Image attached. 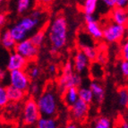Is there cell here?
<instances>
[{"mask_svg":"<svg viewBox=\"0 0 128 128\" xmlns=\"http://www.w3.org/2000/svg\"><path fill=\"white\" fill-rule=\"evenodd\" d=\"M48 34L51 44V53L54 54L66 46L67 42L68 26L66 19L63 15H58L51 22L48 28Z\"/></svg>","mask_w":128,"mask_h":128,"instance_id":"obj_1","label":"cell"},{"mask_svg":"<svg viewBox=\"0 0 128 128\" xmlns=\"http://www.w3.org/2000/svg\"><path fill=\"white\" fill-rule=\"evenodd\" d=\"M37 103H38L41 116H55L58 113V97H56V93L53 87L48 86L47 89L41 94H40L37 100Z\"/></svg>","mask_w":128,"mask_h":128,"instance_id":"obj_2","label":"cell"},{"mask_svg":"<svg viewBox=\"0 0 128 128\" xmlns=\"http://www.w3.org/2000/svg\"><path fill=\"white\" fill-rule=\"evenodd\" d=\"M41 116L40 111L38 108L37 100L34 98H29L25 101L22 111V120L24 126H36L37 122Z\"/></svg>","mask_w":128,"mask_h":128,"instance_id":"obj_3","label":"cell"},{"mask_svg":"<svg viewBox=\"0 0 128 128\" xmlns=\"http://www.w3.org/2000/svg\"><path fill=\"white\" fill-rule=\"evenodd\" d=\"M126 32V26L112 21L103 27V38L108 43L118 42L123 40Z\"/></svg>","mask_w":128,"mask_h":128,"instance_id":"obj_4","label":"cell"},{"mask_svg":"<svg viewBox=\"0 0 128 128\" xmlns=\"http://www.w3.org/2000/svg\"><path fill=\"white\" fill-rule=\"evenodd\" d=\"M30 78L24 69L13 70L9 72V83L10 85L26 92L30 85Z\"/></svg>","mask_w":128,"mask_h":128,"instance_id":"obj_5","label":"cell"},{"mask_svg":"<svg viewBox=\"0 0 128 128\" xmlns=\"http://www.w3.org/2000/svg\"><path fill=\"white\" fill-rule=\"evenodd\" d=\"M14 51L21 54L28 60H33L36 58L38 53V47L32 42L30 38H25L24 40L17 42Z\"/></svg>","mask_w":128,"mask_h":128,"instance_id":"obj_6","label":"cell"},{"mask_svg":"<svg viewBox=\"0 0 128 128\" xmlns=\"http://www.w3.org/2000/svg\"><path fill=\"white\" fill-rule=\"evenodd\" d=\"M58 87L61 90L64 92L66 90L71 87H78L82 84L81 74L78 73H63L62 75L59 77L58 82Z\"/></svg>","mask_w":128,"mask_h":128,"instance_id":"obj_7","label":"cell"},{"mask_svg":"<svg viewBox=\"0 0 128 128\" xmlns=\"http://www.w3.org/2000/svg\"><path fill=\"white\" fill-rule=\"evenodd\" d=\"M84 20L86 22V32L92 37L93 40L103 38V27L95 19L93 14H85Z\"/></svg>","mask_w":128,"mask_h":128,"instance_id":"obj_8","label":"cell"},{"mask_svg":"<svg viewBox=\"0 0 128 128\" xmlns=\"http://www.w3.org/2000/svg\"><path fill=\"white\" fill-rule=\"evenodd\" d=\"M82 35L83 37L79 36V38H78V40H78V45H79L80 49L84 52V54L87 56L88 58L90 61H94V60L97 59L98 52L96 48L94 47L93 44H92V37L89 34L88 38H84L85 32H83Z\"/></svg>","mask_w":128,"mask_h":128,"instance_id":"obj_9","label":"cell"},{"mask_svg":"<svg viewBox=\"0 0 128 128\" xmlns=\"http://www.w3.org/2000/svg\"><path fill=\"white\" fill-rule=\"evenodd\" d=\"M28 61L24 56L14 51L11 53L9 56L6 64V69L10 72L13 70H19V69H25L28 66Z\"/></svg>","mask_w":128,"mask_h":128,"instance_id":"obj_10","label":"cell"},{"mask_svg":"<svg viewBox=\"0 0 128 128\" xmlns=\"http://www.w3.org/2000/svg\"><path fill=\"white\" fill-rule=\"evenodd\" d=\"M89 103L78 100L73 106H71V115L73 119L76 121H83L88 115Z\"/></svg>","mask_w":128,"mask_h":128,"instance_id":"obj_11","label":"cell"},{"mask_svg":"<svg viewBox=\"0 0 128 128\" xmlns=\"http://www.w3.org/2000/svg\"><path fill=\"white\" fill-rule=\"evenodd\" d=\"M90 60L88 58L87 56L84 54L82 50H79L75 53L74 56V71L76 73L82 74L85 73L89 66V63Z\"/></svg>","mask_w":128,"mask_h":128,"instance_id":"obj_12","label":"cell"},{"mask_svg":"<svg viewBox=\"0 0 128 128\" xmlns=\"http://www.w3.org/2000/svg\"><path fill=\"white\" fill-rule=\"evenodd\" d=\"M110 16L111 20L116 24L124 26L128 24V11L126 9L116 6L111 11Z\"/></svg>","mask_w":128,"mask_h":128,"instance_id":"obj_13","label":"cell"},{"mask_svg":"<svg viewBox=\"0 0 128 128\" xmlns=\"http://www.w3.org/2000/svg\"><path fill=\"white\" fill-rule=\"evenodd\" d=\"M40 21L41 20L32 17V15H30V16H26V17L22 18L17 22V24L22 29H24L25 32H27L29 33V32H32L33 30L36 29L37 26L40 24Z\"/></svg>","mask_w":128,"mask_h":128,"instance_id":"obj_14","label":"cell"},{"mask_svg":"<svg viewBox=\"0 0 128 128\" xmlns=\"http://www.w3.org/2000/svg\"><path fill=\"white\" fill-rule=\"evenodd\" d=\"M89 87L92 89V93H93L94 101L97 103H102L105 98V90L103 86L98 82L94 81L90 83Z\"/></svg>","mask_w":128,"mask_h":128,"instance_id":"obj_15","label":"cell"},{"mask_svg":"<svg viewBox=\"0 0 128 128\" xmlns=\"http://www.w3.org/2000/svg\"><path fill=\"white\" fill-rule=\"evenodd\" d=\"M79 100V88L71 87L64 92V101L67 106H73Z\"/></svg>","mask_w":128,"mask_h":128,"instance_id":"obj_16","label":"cell"},{"mask_svg":"<svg viewBox=\"0 0 128 128\" xmlns=\"http://www.w3.org/2000/svg\"><path fill=\"white\" fill-rule=\"evenodd\" d=\"M7 93H8L9 100L11 102H20L25 97V92L22 90H20L18 88H15L12 85H9L6 87Z\"/></svg>","mask_w":128,"mask_h":128,"instance_id":"obj_17","label":"cell"},{"mask_svg":"<svg viewBox=\"0 0 128 128\" xmlns=\"http://www.w3.org/2000/svg\"><path fill=\"white\" fill-rule=\"evenodd\" d=\"M1 43L4 48H6L8 51H11L13 49L15 48V46L17 44V41L15 40L14 37L11 34L10 30H6L2 34V38H1Z\"/></svg>","mask_w":128,"mask_h":128,"instance_id":"obj_18","label":"cell"},{"mask_svg":"<svg viewBox=\"0 0 128 128\" xmlns=\"http://www.w3.org/2000/svg\"><path fill=\"white\" fill-rule=\"evenodd\" d=\"M38 128H56L58 127V122L53 118V116H41L36 124Z\"/></svg>","mask_w":128,"mask_h":128,"instance_id":"obj_19","label":"cell"},{"mask_svg":"<svg viewBox=\"0 0 128 128\" xmlns=\"http://www.w3.org/2000/svg\"><path fill=\"white\" fill-rule=\"evenodd\" d=\"M9 30H10L11 34L14 37V38L17 42L24 40L28 38V32H25L24 29H22L17 24H14L13 27H11V29Z\"/></svg>","mask_w":128,"mask_h":128,"instance_id":"obj_20","label":"cell"},{"mask_svg":"<svg viewBox=\"0 0 128 128\" xmlns=\"http://www.w3.org/2000/svg\"><path fill=\"white\" fill-rule=\"evenodd\" d=\"M100 0H84L82 11L84 14H94L97 11Z\"/></svg>","mask_w":128,"mask_h":128,"instance_id":"obj_21","label":"cell"},{"mask_svg":"<svg viewBox=\"0 0 128 128\" xmlns=\"http://www.w3.org/2000/svg\"><path fill=\"white\" fill-rule=\"evenodd\" d=\"M79 98L87 103H92L94 100L92 90L90 87H79Z\"/></svg>","mask_w":128,"mask_h":128,"instance_id":"obj_22","label":"cell"},{"mask_svg":"<svg viewBox=\"0 0 128 128\" xmlns=\"http://www.w3.org/2000/svg\"><path fill=\"white\" fill-rule=\"evenodd\" d=\"M92 126L95 128H110L112 126L110 119L106 116H100L94 120Z\"/></svg>","mask_w":128,"mask_h":128,"instance_id":"obj_23","label":"cell"},{"mask_svg":"<svg viewBox=\"0 0 128 128\" xmlns=\"http://www.w3.org/2000/svg\"><path fill=\"white\" fill-rule=\"evenodd\" d=\"M45 38H46L45 32L42 30H38L37 32H35L34 34L32 35L30 38L32 40V41L34 43L35 45L38 46V47H40V46H41L43 43H44V41H45Z\"/></svg>","mask_w":128,"mask_h":128,"instance_id":"obj_24","label":"cell"},{"mask_svg":"<svg viewBox=\"0 0 128 128\" xmlns=\"http://www.w3.org/2000/svg\"><path fill=\"white\" fill-rule=\"evenodd\" d=\"M27 73L30 76V80H37L41 74V70L40 66L37 64H32L27 68Z\"/></svg>","mask_w":128,"mask_h":128,"instance_id":"obj_25","label":"cell"},{"mask_svg":"<svg viewBox=\"0 0 128 128\" xmlns=\"http://www.w3.org/2000/svg\"><path fill=\"white\" fill-rule=\"evenodd\" d=\"M118 103L122 107L128 106V89L123 88L118 92Z\"/></svg>","mask_w":128,"mask_h":128,"instance_id":"obj_26","label":"cell"},{"mask_svg":"<svg viewBox=\"0 0 128 128\" xmlns=\"http://www.w3.org/2000/svg\"><path fill=\"white\" fill-rule=\"evenodd\" d=\"M30 3H32V0H17V4H16L17 12L19 14L25 13L30 8Z\"/></svg>","mask_w":128,"mask_h":128,"instance_id":"obj_27","label":"cell"},{"mask_svg":"<svg viewBox=\"0 0 128 128\" xmlns=\"http://www.w3.org/2000/svg\"><path fill=\"white\" fill-rule=\"evenodd\" d=\"M9 101L10 100H9L6 88L2 86V87L0 88V106H1V108L6 107L7 105H8Z\"/></svg>","mask_w":128,"mask_h":128,"instance_id":"obj_28","label":"cell"},{"mask_svg":"<svg viewBox=\"0 0 128 128\" xmlns=\"http://www.w3.org/2000/svg\"><path fill=\"white\" fill-rule=\"evenodd\" d=\"M29 92H30L32 96H38L40 92V87L38 85V83H37L36 82L30 83V87H29Z\"/></svg>","mask_w":128,"mask_h":128,"instance_id":"obj_29","label":"cell"},{"mask_svg":"<svg viewBox=\"0 0 128 128\" xmlns=\"http://www.w3.org/2000/svg\"><path fill=\"white\" fill-rule=\"evenodd\" d=\"M120 70L123 74V76L128 78V61L127 60H124L121 61L120 63Z\"/></svg>","mask_w":128,"mask_h":128,"instance_id":"obj_30","label":"cell"},{"mask_svg":"<svg viewBox=\"0 0 128 128\" xmlns=\"http://www.w3.org/2000/svg\"><path fill=\"white\" fill-rule=\"evenodd\" d=\"M121 56L124 60L128 61V40L124 42L121 48Z\"/></svg>","mask_w":128,"mask_h":128,"instance_id":"obj_31","label":"cell"},{"mask_svg":"<svg viewBox=\"0 0 128 128\" xmlns=\"http://www.w3.org/2000/svg\"><path fill=\"white\" fill-rule=\"evenodd\" d=\"M100 2L108 9H113L116 6V0H100Z\"/></svg>","mask_w":128,"mask_h":128,"instance_id":"obj_32","label":"cell"},{"mask_svg":"<svg viewBox=\"0 0 128 128\" xmlns=\"http://www.w3.org/2000/svg\"><path fill=\"white\" fill-rule=\"evenodd\" d=\"M74 71V63L69 60L64 64V67H63V73H73Z\"/></svg>","mask_w":128,"mask_h":128,"instance_id":"obj_33","label":"cell"},{"mask_svg":"<svg viewBox=\"0 0 128 128\" xmlns=\"http://www.w3.org/2000/svg\"><path fill=\"white\" fill-rule=\"evenodd\" d=\"M97 62L100 63V64H105L107 63V56L105 55L104 53H98V56H97Z\"/></svg>","mask_w":128,"mask_h":128,"instance_id":"obj_34","label":"cell"},{"mask_svg":"<svg viewBox=\"0 0 128 128\" xmlns=\"http://www.w3.org/2000/svg\"><path fill=\"white\" fill-rule=\"evenodd\" d=\"M30 15H32V17L41 20V18L43 17V12L41 10H40V9H34V10L32 12Z\"/></svg>","mask_w":128,"mask_h":128,"instance_id":"obj_35","label":"cell"},{"mask_svg":"<svg viewBox=\"0 0 128 128\" xmlns=\"http://www.w3.org/2000/svg\"><path fill=\"white\" fill-rule=\"evenodd\" d=\"M116 6L120 8H128V0H116Z\"/></svg>","mask_w":128,"mask_h":128,"instance_id":"obj_36","label":"cell"},{"mask_svg":"<svg viewBox=\"0 0 128 128\" xmlns=\"http://www.w3.org/2000/svg\"><path fill=\"white\" fill-rule=\"evenodd\" d=\"M48 71L50 74H56V66L53 64H49L48 67Z\"/></svg>","mask_w":128,"mask_h":128,"instance_id":"obj_37","label":"cell"},{"mask_svg":"<svg viewBox=\"0 0 128 128\" xmlns=\"http://www.w3.org/2000/svg\"><path fill=\"white\" fill-rule=\"evenodd\" d=\"M38 1L40 4H43V6H48V4H51L54 0H38Z\"/></svg>","mask_w":128,"mask_h":128,"instance_id":"obj_38","label":"cell"},{"mask_svg":"<svg viewBox=\"0 0 128 128\" xmlns=\"http://www.w3.org/2000/svg\"><path fill=\"white\" fill-rule=\"evenodd\" d=\"M4 22H6V16L3 14H1V15H0V25L1 26L4 25Z\"/></svg>","mask_w":128,"mask_h":128,"instance_id":"obj_39","label":"cell"},{"mask_svg":"<svg viewBox=\"0 0 128 128\" xmlns=\"http://www.w3.org/2000/svg\"><path fill=\"white\" fill-rule=\"evenodd\" d=\"M120 126L123 128H128V122L127 121H123L120 124Z\"/></svg>","mask_w":128,"mask_h":128,"instance_id":"obj_40","label":"cell"},{"mask_svg":"<svg viewBox=\"0 0 128 128\" xmlns=\"http://www.w3.org/2000/svg\"><path fill=\"white\" fill-rule=\"evenodd\" d=\"M0 73H1V79H4V75H6V72H4V70H1V72H0Z\"/></svg>","mask_w":128,"mask_h":128,"instance_id":"obj_41","label":"cell"},{"mask_svg":"<svg viewBox=\"0 0 128 128\" xmlns=\"http://www.w3.org/2000/svg\"><path fill=\"white\" fill-rule=\"evenodd\" d=\"M67 127H68V128H76L77 126H76V124H68V126H67Z\"/></svg>","mask_w":128,"mask_h":128,"instance_id":"obj_42","label":"cell"},{"mask_svg":"<svg viewBox=\"0 0 128 128\" xmlns=\"http://www.w3.org/2000/svg\"><path fill=\"white\" fill-rule=\"evenodd\" d=\"M0 1H1V2H4V0H0Z\"/></svg>","mask_w":128,"mask_h":128,"instance_id":"obj_43","label":"cell"}]
</instances>
